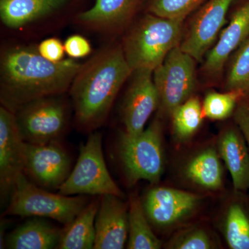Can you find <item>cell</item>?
<instances>
[{"instance_id": "cell-1", "label": "cell", "mask_w": 249, "mask_h": 249, "mask_svg": "<svg viewBox=\"0 0 249 249\" xmlns=\"http://www.w3.org/2000/svg\"><path fill=\"white\" fill-rule=\"evenodd\" d=\"M82 65L72 59L49 61L25 49L8 51L1 62L3 106L15 113L31 101L62 94L71 88Z\"/></svg>"}, {"instance_id": "cell-2", "label": "cell", "mask_w": 249, "mask_h": 249, "mask_svg": "<svg viewBox=\"0 0 249 249\" xmlns=\"http://www.w3.org/2000/svg\"><path fill=\"white\" fill-rule=\"evenodd\" d=\"M132 73L119 46L104 49L82 65L70 89L77 124L81 130L91 132L103 124Z\"/></svg>"}, {"instance_id": "cell-3", "label": "cell", "mask_w": 249, "mask_h": 249, "mask_svg": "<svg viewBox=\"0 0 249 249\" xmlns=\"http://www.w3.org/2000/svg\"><path fill=\"white\" fill-rule=\"evenodd\" d=\"M183 21L152 14L142 18L124 40V57L132 71H154L168 54L180 45Z\"/></svg>"}, {"instance_id": "cell-4", "label": "cell", "mask_w": 249, "mask_h": 249, "mask_svg": "<svg viewBox=\"0 0 249 249\" xmlns=\"http://www.w3.org/2000/svg\"><path fill=\"white\" fill-rule=\"evenodd\" d=\"M84 195L64 196L51 193L31 181L24 174L17 181L5 215L49 218L66 226L89 204Z\"/></svg>"}, {"instance_id": "cell-5", "label": "cell", "mask_w": 249, "mask_h": 249, "mask_svg": "<svg viewBox=\"0 0 249 249\" xmlns=\"http://www.w3.org/2000/svg\"><path fill=\"white\" fill-rule=\"evenodd\" d=\"M116 152L129 186L141 180L158 182L164 169L160 121L155 120L135 137L121 133L118 139Z\"/></svg>"}, {"instance_id": "cell-6", "label": "cell", "mask_w": 249, "mask_h": 249, "mask_svg": "<svg viewBox=\"0 0 249 249\" xmlns=\"http://www.w3.org/2000/svg\"><path fill=\"white\" fill-rule=\"evenodd\" d=\"M102 135L100 132L90 134L80 146L78 160L68 178L59 188L64 196H102L112 195L124 198V193L111 178L105 161Z\"/></svg>"}, {"instance_id": "cell-7", "label": "cell", "mask_w": 249, "mask_h": 249, "mask_svg": "<svg viewBox=\"0 0 249 249\" xmlns=\"http://www.w3.org/2000/svg\"><path fill=\"white\" fill-rule=\"evenodd\" d=\"M196 62L178 45L154 70L159 107L163 114L171 116L178 106L193 96L196 85Z\"/></svg>"}, {"instance_id": "cell-8", "label": "cell", "mask_w": 249, "mask_h": 249, "mask_svg": "<svg viewBox=\"0 0 249 249\" xmlns=\"http://www.w3.org/2000/svg\"><path fill=\"white\" fill-rule=\"evenodd\" d=\"M55 96L31 101L14 113L24 142L44 145L60 142L67 128V110Z\"/></svg>"}, {"instance_id": "cell-9", "label": "cell", "mask_w": 249, "mask_h": 249, "mask_svg": "<svg viewBox=\"0 0 249 249\" xmlns=\"http://www.w3.org/2000/svg\"><path fill=\"white\" fill-rule=\"evenodd\" d=\"M236 0H207L196 10L180 48L197 62L202 61L220 35L231 6Z\"/></svg>"}, {"instance_id": "cell-10", "label": "cell", "mask_w": 249, "mask_h": 249, "mask_svg": "<svg viewBox=\"0 0 249 249\" xmlns=\"http://www.w3.org/2000/svg\"><path fill=\"white\" fill-rule=\"evenodd\" d=\"M71 171V160L60 142L44 145L26 142L24 174L46 190H59Z\"/></svg>"}, {"instance_id": "cell-11", "label": "cell", "mask_w": 249, "mask_h": 249, "mask_svg": "<svg viewBox=\"0 0 249 249\" xmlns=\"http://www.w3.org/2000/svg\"><path fill=\"white\" fill-rule=\"evenodd\" d=\"M26 142L18 129L16 116L0 108V193L1 201L11 197L18 178L24 174Z\"/></svg>"}, {"instance_id": "cell-12", "label": "cell", "mask_w": 249, "mask_h": 249, "mask_svg": "<svg viewBox=\"0 0 249 249\" xmlns=\"http://www.w3.org/2000/svg\"><path fill=\"white\" fill-rule=\"evenodd\" d=\"M249 37V0L237 6L227 27L205 56L201 73L208 81H215L222 76L224 67L241 45Z\"/></svg>"}, {"instance_id": "cell-13", "label": "cell", "mask_w": 249, "mask_h": 249, "mask_svg": "<svg viewBox=\"0 0 249 249\" xmlns=\"http://www.w3.org/2000/svg\"><path fill=\"white\" fill-rule=\"evenodd\" d=\"M127 89L122 107L124 133L135 137L145 129L152 113L159 107V96L153 80V71L139 70Z\"/></svg>"}, {"instance_id": "cell-14", "label": "cell", "mask_w": 249, "mask_h": 249, "mask_svg": "<svg viewBox=\"0 0 249 249\" xmlns=\"http://www.w3.org/2000/svg\"><path fill=\"white\" fill-rule=\"evenodd\" d=\"M200 196L194 193L157 187L147 192L142 201L149 222L156 227H169L179 222L197 207Z\"/></svg>"}, {"instance_id": "cell-15", "label": "cell", "mask_w": 249, "mask_h": 249, "mask_svg": "<svg viewBox=\"0 0 249 249\" xmlns=\"http://www.w3.org/2000/svg\"><path fill=\"white\" fill-rule=\"evenodd\" d=\"M119 196L105 195L100 197L95 220V249H122L128 237L129 204Z\"/></svg>"}, {"instance_id": "cell-16", "label": "cell", "mask_w": 249, "mask_h": 249, "mask_svg": "<svg viewBox=\"0 0 249 249\" xmlns=\"http://www.w3.org/2000/svg\"><path fill=\"white\" fill-rule=\"evenodd\" d=\"M219 151L231 176L234 189L246 191L249 188V150L239 127H231L219 139Z\"/></svg>"}, {"instance_id": "cell-17", "label": "cell", "mask_w": 249, "mask_h": 249, "mask_svg": "<svg viewBox=\"0 0 249 249\" xmlns=\"http://www.w3.org/2000/svg\"><path fill=\"white\" fill-rule=\"evenodd\" d=\"M62 230L46 220L45 218L33 217L6 236L4 248L57 249Z\"/></svg>"}, {"instance_id": "cell-18", "label": "cell", "mask_w": 249, "mask_h": 249, "mask_svg": "<svg viewBox=\"0 0 249 249\" xmlns=\"http://www.w3.org/2000/svg\"><path fill=\"white\" fill-rule=\"evenodd\" d=\"M140 0H96L92 8L78 16L80 22L101 29H115L132 17Z\"/></svg>"}, {"instance_id": "cell-19", "label": "cell", "mask_w": 249, "mask_h": 249, "mask_svg": "<svg viewBox=\"0 0 249 249\" xmlns=\"http://www.w3.org/2000/svg\"><path fill=\"white\" fill-rule=\"evenodd\" d=\"M68 1L0 0V17L8 27H20L56 11Z\"/></svg>"}, {"instance_id": "cell-20", "label": "cell", "mask_w": 249, "mask_h": 249, "mask_svg": "<svg viewBox=\"0 0 249 249\" xmlns=\"http://www.w3.org/2000/svg\"><path fill=\"white\" fill-rule=\"evenodd\" d=\"M100 205V197L87 205L71 223L65 226L57 249H93L96 230L95 220Z\"/></svg>"}, {"instance_id": "cell-21", "label": "cell", "mask_w": 249, "mask_h": 249, "mask_svg": "<svg viewBox=\"0 0 249 249\" xmlns=\"http://www.w3.org/2000/svg\"><path fill=\"white\" fill-rule=\"evenodd\" d=\"M147 219L142 203L137 193L129 198L128 240L129 249H159L161 242L155 235Z\"/></svg>"}, {"instance_id": "cell-22", "label": "cell", "mask_w": 249, "mask_h": 249, "mask_svg": "<svg viewBox=\"0 0 249 249\" xmlns=\"http://www.w3.org/2000/svg\"><path fill=\"white\" fill-rule=\"evenodd\" d=\"M186 178L198 186L209 190L222 186V167L217 152L207 149L196 155L185 168Z\"/></svg>"}, {"instance_id": "cell-23", "label": "cell", "mask_w": 249, "mask_h": 249, "mask_svg": "<svg viewBox=\"0 0 249 249\" xmlns=\"http://www.w3.org/2000/svg\"><path fill=\"white\" fill-rule=\"evenodd\" d=\"M203 114L200 101L196 96H191L178 106L171 114L174 132L177 137L185 140L192 137L200 127Z\"/></svg>"}, {"instance_id": "cell-24", "label": "cell", "mask_w": 249, "mask_h": 249, "mask_svg": "<svg viewBox=\"0 0 249 249\" xmlns=\"http://www.w3.org/2000/svg\"><path fill=\"white\" fill-rule=\"evenodd\" d=\"M227 91L249 96V37L234 53L225 80Z\"/></svg>"}, {"instance_id": "cell-25", "label": "cell", "mask_w": 249, "mask_h": 249, "mask_svg": "<svg viewBox=\"0 0 249 249\" xmlns=\"http://www.w3.org/2000/svg\"><path fill=\"white\" fill-rule=\"evenodd\" d=\"M225 236L232 249H249V218L240 205L235 204L228 211Z\"/></svg>"}, {"instance_id": "cell-26", "label": "cell", "mask_w": 249, "mask_h": 249, "mask_svg": "<svg viewBox=\"0 0 249 249\" xmlns=\"http://www.w3.org/2000/svg\"><path fill=\"white\" fill-rule=\"evenodd\" d=\"M245 96L243 93L238 91L209 92L203 104L204 115L212 120H224L233 114L239 101Z\"/></svg>"}, {"instance_id": "cell-27", "label": "cell", "mask_w": 249, "mask_h": 249, "mask_svg": "<svg viewBox=\"0 0 249 249\" xmlns=\"http://www.w3.org/2000/svg\"><path fill=\"white\" fill-rule=\"evenodd\" d=\"M207 0H149L150 14L168 18L184 20L187 16L196 11Z\"/></svg>"}, {"instance_id": "cell-28", "label": "cell", "mask_w": 249, "mask_h": 249, "mask_svg": "<svg viewBox=\"0 0 249 249\" xmlns=\"http://www.w3.org/2000/svg\"><path fill=\"white\" fill-rule=\"evenodd\" d=\"M170 249H210L213 248L212 240L202 229H195L183 232L171 242Z\"/></svg>"}, {"instance_id": "cell-29", "label": "cell", "mask_w": 249, "mask_h": 249, "mask_svg": "<svg viewBox=\"0 0 249 249\" xmlns=\"http://www.w3.org/2000/svg\"><path fill=\"white\" fill-rule=\"evenodd\" d=\"M65 52L73 58H83L91 53V45L85 37L78 35L70 36L65 41Z\"/></svg>"}, {"instance_id": "cell-30", "label": "cell", "mask_w": 249, "mask_h": 249, "mask_svg": "<svg viewBox=\"0 0 249 249\" xmlns=\"http://www.w3.org/2000/svg\"><path fill=\"white\" fill-rule=\"evenodd\" d=\"M39 53L49 61H61L65 53V47L58 39L49 38L42 41L38 47Z\"/></svg>"}, {"instance_id": "cell-31", "label": "cell", "mask_w": 249, "mask_h": 249, "mask_svg": "<svg viewBox=\"0 0 249 249\" xmlns=\"http://www.w3.org/2000/svg\"><path fill=\"white\" fill-rule=\"evenodd\" d=\"M234 120L247 141L249 150V101L239 103L234 111Z\"/></svg>"}]
</instances>
